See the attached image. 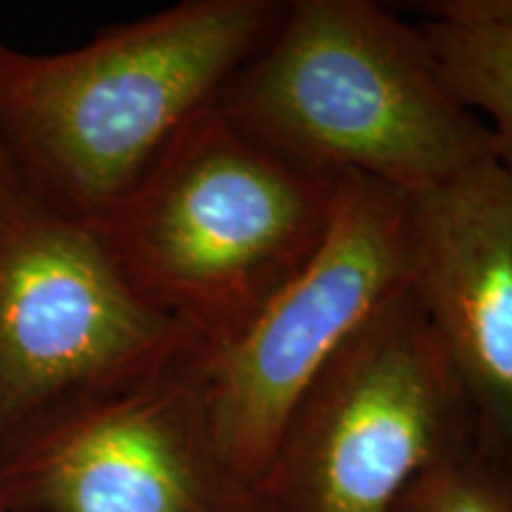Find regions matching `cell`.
<instances>
[{"instance_id":"obj_12","label":"cell","mask_w":512,"mask_h":512,"mask_svg":"<svg viewBox=\"0 0 512 512\" xmlns=\"http://www.w3.org/2000/svg\"><path fill=\"white\" fill-rule=\"evenodd\" d=\"M0 512H27V510H19V508H15V505L5 503L3 498H0Z\"/></svg>"},{"instance_id":"obj_5","label":"cell","mask_w":512,"mask_h":512,"mask_svg":"<svg viewBox=\"0 0 512 512\" xmlns=\"http://www.w3.org/2000/svg\"><path fill=\"white\" fill-rule=\"evenodd\" d=\"M413 195L339 174L330 223L302 271L223 349L195 347L216 437L259 486L299 399L389 299L411 287Z\"/></svg>"},{"instance_id":"obj_8","label":"cell","mask_w":512,"mask_h":512,"mask_svg":"<svg viewBox=\"0 0 512 512\" xmlns=\"http://www.w3.org/2000/svg\"><path fill=\"white\" fill-rule=\"evenodd\" d=\"M411 292L463 389L475 446L512 475V178L496 159L413 195Z\"/></svg>"},{"instance_id":"obj_3","label":"cell","mask_w":512,"mask_h":512,"mask_svg":"<svg viewBox=\"0 0 512 512\" xmlns=\"http://www.w3.org/2000/svg\"><path fill=\"white\" fill-rule=\"evenodd\" d=\"M337 178L280 155L214 105L93 228L131 290L197 349L216 351L316 252Z\"/></svg>"},{"instance_id":"obj_2","label":"cell","mask_w":512,"mask_h":512,"mask_svg":"<svg viewBox=\"0 0 512 512\" xmlns=\"http://www.w3.org/2000/svg\"><path fill=\"white\" fill-rule=\"evenodd\" d=\"M216 107L294 162L422 195L494 159L420 24L373 0H292Z\"/></svg>"},{"instance_id":"obj_10","label":"cell","mask_w":512,"mask_h":512,"mask_svg":"<svg viewBox=\"0 0 512 512\" xmlns=\"http://www.w3.org/2000/svg\"><path fill=\"white\" fill-rule=\"evenodd\" d=\"M396 512H512V475L470 446L415 479Z\"/></svg>"},{"instance_id":"obj_9","label":"cell","mask_w":512,"mask_h":512,"mask_svg":"<svg viewBox=\"0 0 512 512\" xmlns=\"http://www.w3.org/2000/svg\"><path fill=\"white\" fill-rule=\"evenodd\" d=\"M422 12L448 88L489 128L494 159L512 178V0H437Z\"/></svg>"},{"instance_id":"obj_1","label":"cell","mask_w":512,"mask_h":512,"mask_svg":"<svg viewBox=\"0 0 512 512\" xmlns=\"http://www.w3.org/2000/svg\"><path fill=\"white\" fill-rule=\"evenodd\" d=\"M287 0H183L62 53L0 41V147L15 188L98 226L278 27Z\"/></svg>"},{"instance_id":"obj_6","label":"cell","mask_w":512,"mask_h":512,"mask_svg":"<svg viewBox=\"0 0 512 512\" xmlns=\"http://www.w3.org/2000/svg\"><path fill=\"white\" fill-rule=\"evenodd\" d=\"M0 498L27 512H271L223 453L195 342L24 427L0 448Z\"/></svg>"},{"instance_id":"obj_4","label":"cell","mask_w":512,"mask_h":512,"mask_svg":"<svg viewBox=\"0 0 512 512\" xmlns=\"http://www.w3.org/2000/svg\"><path fill=\"white\" fill-rule=\"evenodd\" d=\"M470 446V406L406 287L302 394L259 489L271 512H396L415 479Z\"/></svg>"},{"instance_id":"obj_7","label":"cell","mask_w":512,"mask_h":512,"mask_svg":"<svg viewBox=\"0 0 512 512\" xmlns=\"http://www.w3.org/2000/svg\"><path fill=\"white\" fill-rule=\"evenodd\" d=\"M190 342L131 290L98 230L0 185V448L60 403Z\"/></svg>"},{"instance_id":"obj_11","label":"cell","mask_w":512,"mask_h":512,"mask_svg":"<svg viewBox=\"0 0 512 512\" xmlns=\"http://www.w3.org/2000/svg\"><path fill=\"white\" fill-rule=\"evenodd\" d=\"M0 185H8V188H15V178H12L10 164H8V159H5L3 147H0Z\"/></svg>"}]
</instances>
